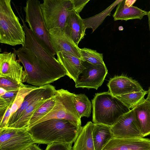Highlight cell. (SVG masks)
Returning a JSON list of instances; mask_svg holds the SVG:
<instances>
[{"instance_id": "6da1fadb", "label": "cell", "mask_w": 150, "mask_h": 150, "mask_svg": "<svg viewBox=\"0 0 150 150\" xmlns=\"http://www.w3.org/2000/svg\"><path fill=\"white\" fill-rule=\"evenodd\" d=\"M25 34L23 45L17 50L12 48L24 67V82L40 87L57 80L58 61L39 44L31 31H26Z\"/></svg>"}, {"instance_id": "7a4b0ae2", "label": "cell", "mask_w": 150, "mask_h": 150, "mask_svg": "<svg viewBox=\"0 0 150 150\" xmlns=\"http://www.w3.org/2000/svg\"><path fill=\"white\" fill-rule=\"evenodd\" d=\"M82 127L65 120L52 119L37 124L28 130L35 143L48 145L54 142L73 144Z\"/></svg>"}, {"instance_id": "3957f363", "label": "cell", "mask_w": 150, "mask_h": 150, "mask_svg": "<svg viewBox=\"0 0 150 150\" xmlns=\"http://www.w3.org/2000/svg\"><path fill=\"white\" fill-rule=\"evenodd\" d=\"M92 104L93 123L110 127L121 116L131 110L109 91L96 93Z\"/></svg>"}, {"instance_id": "277c9868", "label": "cell", "mask_w": 150, "mask_h": 150, "mask_svg": "<svg viewBox=\"0 0 150 150\" xmlns=\"http://www.w3.org/2000/svg\"><path fill=\"white\" fill-rule=\"evenodd\" d=\"M10 0H0V42L23 46L25 34L23 25L13 11Z\"/></svg>"}, {"instance_id": "5b68a950", "label": "cell", "mask_w": 150, "mask_h": 150, "mask_svg": "<svg viewBox=\"0 0 150 150\" xmlns=\"http://www.w3.org/2000/svg\"><path fill=\"white\" fill-rule=\"evenodd\" d=\"M38 0H28L23 9L25 22L27 23L35 38L46 51L54 56L56 54L52 44L48 31L45 26Z\"/></svg>"}, {"instance_id": "8992f818", "label": "cell", "mask_w": 150, "mask_h": 150, "mask_svg": "<svg viewBox=\"0 0 150 150\" xmlns=\"http://www.w3.org/2000/svg\"><path fill=\"white\" fill-rule=\"evenodd\" d=\"M75 95L63 89L56 90L54 97L55 103L53 108L32 127L47 120L60 119L67 120L77 127H81V118L75 109L74 103Z\"/></svg>"}, {"instance_id": "52a82bcc", "label": "cell", "mask_w": 150, "mask_h": 150, "mask_svg": "<svg viewBox=\"0 0 150 150\" xmlns=\"http://www.w3.org/2000/svg\"><path fill=\"white\" fill-rule=\"evenodd\" d=\"M40 7L48 31L55 28L64 30L68 16L74 11L71 0H44Z\"/></svg>"}, {"instance_id": "ba28073f", "label": "cell", "mask_w": 150, "mask_h": 150, "mask_svg": "<svg viewBox=\"0 0 150 150\" xmlns=\"http://www.w3.org/2000/svg\"><path fill=\"white\" fill-rule=\"evenodd\" d=\"M34 144L26 128H0V150H25Z\"/></svg>"}, {"instance_id": "9c48e42d", "label": "cell", "mask_w": 150, "mask_h": 150, "mask_svg": "<svg viewBox=\"0 0 150 150\" xmlns=\"http://www.w3.org/2000/svg\"><path fill=\"white\" fill-rule=\"evenodd\" d=\"M82 62L85 68L75 81V87L97 90L103 83L108 74L105 63L96 65L86 61Z\"/></svg>"}, {"instance_id": "30bf717a", "label": "cell", "mask_w": 150, "mask_h": 150, "mask_svg": "<svg viewBox=\"0 0 150 150\" xmlns=\"http://www.w3.org/2000/svg\"><path fill=\"white\" fill-rule=\"evenodd\" d=\"M13 52H4L0 54V77L10 79L24 85L25 74L23 67Z\"/></svg>"}, {"instance_id": "8fae6325", "label": "cell", "mask_w": 150, "mask_h": 150, "mask_svg": "<svg viewBox=\"0 0 150 150\" xmlns=\"http://www.w3.org/2000/svg\"><path fill=\"white\" fill-rule=\"evenodd\" d=\"M110 128L113 137H143L137 125L133 109L121 116Z\"/></svg>"}, {"instance_id": "7c38bea8", "label": "cell", "mask_w": 150, "mask_h": 150, "mask_svg": "<svg viewBox=\"0 0 150 150\" xmlns=\"http://www.w3.org/2000/svg\"><path fill=\"white\" fill-rule=\"evenodd\" d=\"M50 38L56 54L59 52H64L82 60L80 48L64 33L59 28L48 30Z\"/></svg>"}, {"instance_id": "4fadbf2b", "label": "cell", "mask_w": 150, "mask_h": 150, "mask_svg": "<svg viewBox=\"0 0 150 150\" xmlns=\"http://www.w3.org/2000/svg\"><path fill=\"white\" fill-rule=\"evenodd\" d=\"M56 90L54 86L50 84L45 91L30 104L20 118L9 128H27L33 115L47 100L54 96Z\"/></svg>"}, {"instance_id": "5bb4252c", "label": "cell", "mask_w": 150, "mask_h": 150, "mask_svg": "<svg viewBox=\"0 0 150 150\" xmlns=\"http://www.w3.org/2000/svg\"><path fill=\"white\" fill-rule=\"evenodd\" d=\"M150 149V139L113 137L102 150H145Z\"/></svg>"}, {"instance_id": "9a60e30c", "label": "cell", "mask_w": 150, "mask_h": 150, "mask_svg": "<svg viewBox=\"0 0 150 150\" xmlns=\"http://www.w3.org/2000/svg\"><path fill=\"white\" fill-rule=\"evenodd\" d=\"M107 86L109 91L115 96L144 90L137 81L122 75L111 79Z\"/></svg>"}, {"instance_id": "2e32d148", "label": "cell", "mask_w": 150, "mask_h": 150, "mask_svg": "<svg viewBox=\"0 0 150 150\" xmlns=\"http://www.w3.org/2000/svg\"><path fill=\"white\" fill-rule=\"evenodd\" d=\"M86 29L84 21L79 14L74 11H71L63 30L65 34L78 46L84 37Z\"/></svg>"}, {"instance_id": "e0dca14e", "label": "cell", "mask_w": 150, "mask_h": 150, "mask_svg": "<svg viewBox=\"0 0 150 150\" xmlns=\"http://www.w3.org/2000/svg\"><path fill=\"white\" fill-rule=\"evenodd\" d=\"M57 59L62 66L66 75L75 82L79 74L85 69L82 60L64 52H58Z\"/></svg>"}, {"instance_id": "ac0fdd59", "label": "cell", "mask_w": 150, "mask_h": 150, "mask_svg": "<svg viewBox=\"0 0 150 150\" xmlns=\"http://www.w3.org/2000/svg\"><path fill=\"white\" fill-rule=\"evenodd\" d=\"M137 122L143 137L150 135V101L146 99L133 109Z\"/></svg>"}, {"instance_id": "d6986e66", "label": "cell", "mask_w": 150, "mask_h": 150, "mask_svg": "<svg viewBox=\"0 0 150 150\" xmlns=\"http://www.w3.org/2000/svg\"><path fill=\"white\" fill-rule=\"evenodd\" d=\"M148 14V12L137 7L126 5L124 0H122L117 4L113 16L115 21L119 20L127 21L135 19L141 20L144 16L147 15Z\"/></svg>"}, {"instance_id": "ffe728a7", "label": "cell", "mask_w": 150, "mask_h": 150, "mask_svg": "<svg viewBox=\"0 0 150 150\" xmlns=\"http://www.w3.org/2000/svg\"><path fill=\"white\" fill-rule=\"evenodd\" d=\"M94 126V123L89 121L82 127L72 150H95L92 137Z\"/></svg>"}, {"instance_id": "44dd1931", "label": "cell", "mask_w": 150, "mask_h": 150, "mask_svg": "<svg viewBox=\"0 0 150 150\" xmlns=\"http://www.w3.org/2000/svg\"><path fill=\"white\" fill-rule=\"evenodd\" d=\"M92 137L95 150H102L108 142L114 137L110 126L95 124Z\"/></svg>"}, {"instance_id": "7402d4cb", "label": "cell", "mask_w": 150, "mask_h": 150, "mask_svg": "<svg viewBox=\"0 0 150 150\" xmlns=\"http://www.w3.org/2000/svg\"><path fill=\"white\" fill-rule=\"evenodd\" d=\"M49 84L39 87L27 95L19 108L10 117L6 127H9L16 122L30 104L45 91Z\"/></svg>"}, {"instance_id": "603a6c76", "label": "cell", "mask_w": 150, "mask_h": 150, "mask_svg": "<svg viewBox=\"0 0 150 150\" xmlns=\"http://www.w3.org/2000/svg\"><path fill=\"white\" fill-rule=\"evenodd\" d=\"M74 103L75 109L81 118L83 117H88L90 116L92 104L85 94H75Z\"/></svg>"}, {"instance_id": "cb8c5ba5", "label": "cell", "mask_w": 150, "mask_h": 150, "mask_svg": "<svg viewBox=\"0 0 150 150\" xmlns=\"http://www.w3.org/2000/svg\"><path fill=\"white\" fill-rule=\"evenodd\" d=\"M147 93V91L144 90L115 97L128 108L132 110L145 100L144 97Z\"/></svg>"}, {"instance_id": "d4e9b609", "label": "cell", "mask_w": 150, "mask_h": 150, "mask_svg": "<svg viewBox=\"0 0 150 150\" xmlns=\"http://www.w3.org/2000/svg\"><path fill=\"white\" fill-rule=\"evenodd\" d=\"M54 96L48 99L35 112L31 117L29 123L28 129L37 121L47 115L53 108L55 104Z\"/></svg>"}, {"instance_id": "484cf974", "label": "cell", "mask_w": 150, "mask_h": 150, "mask_svg": "<svg viewBox=\"0 0 150 150\" xmlns=\"http://www.w3.org/2000/svg\"><path fill=\"white\" fill-rule=\"evenodd\" d=\"M82 60L94 65H100L104 63L102 54L99 53L96 50L83 48H80Z\"/></svg>"}, {"instance_id": "4316f807", "label": "cell", "mask_w": 150, "mask_h": 150, "mask_svg": "<svg viewBox=\"0 0 150 150\" xmlns=\"http://www.w3.org/2000/svg\"><path fill=\"white\" fill-rule=\"evenodd\" d=\"M38 87L25 84L24 86L20 88L11 106V116L20 107L25 96L32 91Z\"/></svg>"}, {"instance_id": "83f0119b", "label": "cell", "mask_w": 150, "mask_h": 150, "mask_svg": "<svg viewBox=\"0 0 150 150\" xmlns=\"http://www.w3.org/2000/svg\"><path fill=\"white\" fill-rule=\"evenodd\" d=\"M25 85L19 84L10 79L0 77V87L4 88L7 91L19 90Z\"/></svg>"}, {"instance_id": "f1b7e54d", "label": "cell", "mask_w": 150, "mask_h": 150, "mask_svg": "<svg viewBox=\"0 0 150 150\" xmlns=\"http://www.w3.org/2000/svg\"><path fill=\"white\" fill-rule=\"evenodd\" d=\"M72 144L54 142L48 145L45 150H72Z\"/></svg>"}, {"instance_id": "f546056e", "label": "cell", "mask_w": 150, "mask_h": 150, "mask_svg": "<svg viewBox=\"0 0 150 150\" xmlns=\"http://www.w3.org/2000/svg\"><path fill=\"white\" fill-rule=\"evenodd\" d=\"M11 103L7 109L3 116L0 118V128L6 127L11 115Z\"/></svg>"}, {"instance_id": "4dcf8cb0", "label": "cell", "mask_w": 150, "mask_h": 150, "mask_svg": "<svg viewBox=\"0 0 150 150\" xmlns=\"http://www.w3.org/2000/svg\"><path fill=\"white\" fill-rule=\"evenodd\" d=\"M89 0H71L74 10L79 14Z\"/></svg>"}, {"instance_id": "1f68e13d", "label": "cell", "mask_w": 150, "mask_h": 150, "mask_svg": "<svg viewBox=\"0 0 150 150\" xmlns=\"http://www.w3.org/2000/svg\"><path fill=\"white\" fill-rule=\"evenodd\" d=\"M19 90L7 91L4 95L0 96V98L8 103L14 101Z\"/></svg>"}, {"instance_id": "d6a6232c", "label": "cell", "mask_w": 150, "mask_h": 150, "mask_svg": "<svg viewBox=\"0 0 150 150\" xmlns=\"http://www.w3.org/2000/svg\"><path fill=\"white\" fill-rule=\"evenodd\" d=\"M25 150H42L39 148L36 144H34Z\"/></svg>"}, {"instance_id": "836d02e7", "label": "cell", "mask_w": 150, "mask_h": 150, "mask_svg": "<svg viewBox=\"0 0 150 150\" xmlns=\"http://www.w3.org/2000/svg\"><path fill=\"white\" fill-rule=\"evenodd\" d=\"M125 4L128 6H133L136 0H124Z\"/></svg>"}, {"instance_id": "e575fe53", "label": "cell", "mask_w": 150, "mask_h": 150, "mask_svg": "<svg viewBox=\"0 0 150 150\" xmlns=\"http://www.w3.org/2000/svg\"><path fill=\"white\" fill-rule=\"evenodd\" d=\"M6 92V90L5 89L2 88L0 87V96L4 95Z\"/></svg>"}, {"instance_id": "d590c367", "label": "cell", "mask_w": 150, "mask_h": 150, "mask_svg": "<svg viewBox=\"0 0 150 150\" xmlns=\"http://www.w3.org/2000/svg\"><path fill=\"white\" fill-rule=\"evenodd\" d=\"M147 97L146 99L150 101V87L147 91Z\"/></svg>"}, {"instance_id": "8d00e7d4", "label": "cell", "mask_w": 150, "mask_h": 150, "mask_svg": "<svg viewBox=\"0 0 150 150\" xmlns=\"http://www.w3.org/2000/svg\"><path fill=\"white\" fill-rule=\"evenodd\" d=\"M147 16L148 17V21H149V29L150 31V10L148 12V14Z\"/></svg>"}, {"instance_id": "74e56055", "label": "cell", "mask_w": 150, "mask_h": 150, "mask_svg": "<svg viewBox=\"0 0 150 150\" xmlns=\"http://www.w3.org/2000/svg\"><path fill=\"white\" fill-rule=\"evenodd\" d=\"M150 150V149H147L146 150Z\"/></svg>"}]
</instances>
